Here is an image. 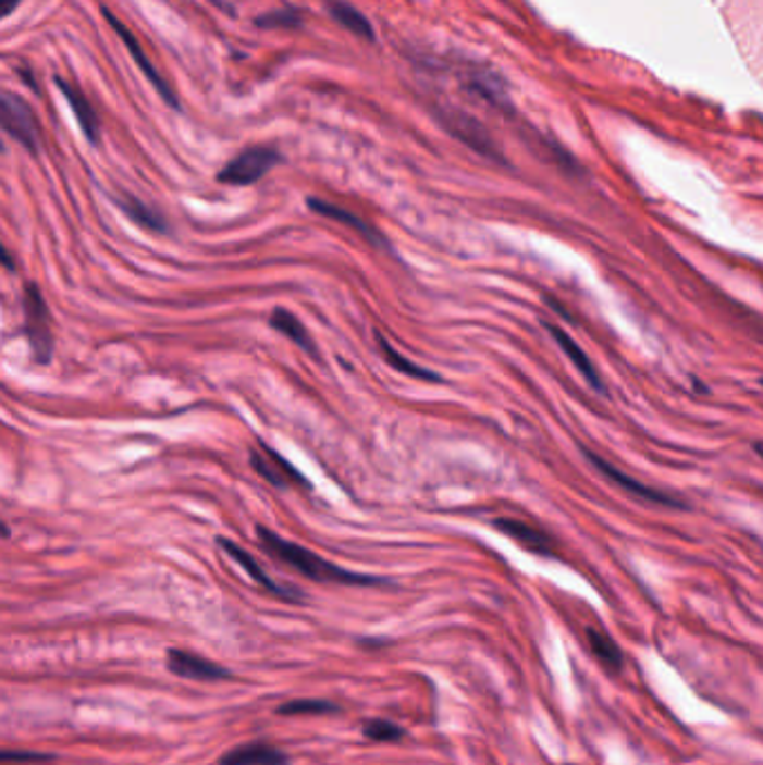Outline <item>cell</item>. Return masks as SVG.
Segmentation results:
<instances>
[{
  "label": "cell",
  "mask_w": 763,
  "mask_h": 765,
  "mask_svg": "<svg viewBox=\"0 0 763 765\" xmlns=\"http://www.w3.org/2000/svg\"><path fill=\"white\" fill-rule=\"evenodd\" d=\"M258 542L260 546L275 559H280L287 567H292L294 571H298L300 576L313 580V582H328V584H345V587H385L390 584V580L385 578H377V576H368V573H356L349 569L339 567V564L320 557L318 553L290 542L285 538H280L278 533L258 527Z\"/></svg>",
  "instance_id": "cell-1"
},
{
  "label": "cell",
  "mask_w": 763,
  "mask_h": 765,
  "mask_svg": "<svg viewBox=\"0 0 763 765\" xmlns=\"http://www.w3.org/2000/svg\"><path fill=\"white\" fill-rule=\"evenodd\" d=\"M23 309H25V336L29 341L32 354L36 358V362H41V366H48L54 356V334H52V318H50V309L48 303L36 285L25 287L23 294Z\"/></svg>",
  "instance_id": "cell-2"
},
{
  "label": "cell",
  "mask_w": 763,
  "mask_h": 765,
  "mask_svg": "<svg viewBox=\"0 0 763 765\" xmlns=\"http://www.w3.org/2000/svg\"><path fill=\"white\" fill-rule=\"evenodd\" d=\"M0 131L8 133L32 155H36L38 148H41V126H38V119L32 106L14 92H0Z\"/></svg>",
  "instance_id": "cell-3"
},
{
  "label": "cell",
  "mask_w": 763,
  "mask_h": 765,
  "mask_svg": "<svg viewBox=\"0 0 763 765\" xmlns=\"http://www.w3.org/2000/svg\"><path fill=\"white\" fill-rule=\"evenodd\" d=\"M283 157L275 148L251 146L235 155L229 164L218 173V182L229 186H251L260 182L271 169H275Z\"/></svg>",
  "instance_id": "cell-4"
},
{
  "label": "cell",
  "mask_w": 763,
  "mask_h": 765,
  "mask_svg": "<svg viewBox=\"0 0 763 765\" xmlns=\"http://www.w3.org/2000/svg\"><path fill=\"white\" fill-rule=\"evenodd\" d=\"M436 119H439V124L444 126L455 139H459L462 144H466L468 148H472L481 157L493 159V161H502V164H504V155L500 152L495 139L491 137V133L484 126L479 124L475 116H470L464 110L441 108V110H436Z\"/></svg>",
  "instance_id": "cell-5"
},
{
  "label": "cell",
  "mask_w": 763,
  "mask_h": 765,
  "mask_svg": "<svg viewBox=\"0 0 763 765\" xmlns=\"http://www.w3.org/2000/svg\"><path fill=\"white\" fill-rule=\"evenodd\" d=\"M582 455L589 459V464H591L600 474H605L612 483H616V486H620V491L633 495L636 499L648 502V504H656V506H667V508H688V504L682 502V499H678L676 495L663 493V491H659V489L648 486V483H642V481L629 477L627 472H623L620 468H616V466L610 464L607 459H602V455H595V453H591L589 448H582Z\"/></svg>",
  "instance_id": "cell-6"
},
{
  "label": "cell",
  "mask_w": 763,
  "mask_h": 765,
  "mask_svg": "<svg viewBox=\"0 0 763 765\" xmlns=\"http://www.w3.org/2000/svg\"><path fill=\"white\" fill-rule=\"evenodd\" d=\"M103 12V16H106V21H108V25L116 32V36L119 38H122V44L126 46V50L131 52V57H133V61L137 63V67L141 70V74L150 81V86L157 90V95L159 97H162L173 110H180V99H177V95H175V90L171 88V84H169V81L162 76V74H159V70L155 67V63L148 59V54L144 52V48H141V44H139V40H137V36L122 23V21H119L110 10H101Z\"/></svg>",
  "instance_id": "cell-7"
},
{
  "label": "cell",
  "mask_w": 763,
  "mask_h": 765,
  "mask_svg": "<svg viewBox=\"0 0 763 765\" xmlns=\"http://www.w3.org/2000/svg\"><path fill=\"white\" fill-rule=\"evenodd\" d=\"M249 461L251 468L275 489L309 486V481L283 455H278L273 448L264 446V443H258V448L251 451Z\"/></svg>",
  "instance_id": "cell-8"
},
{
  "label": "cell",
  "mask_w": 763,
  "mask_h": 765,
  "mask_svg": "<svg viewBox=\"0 0 763 765\" xmlns=\"http://www.w3.org/2000/svg\"><path fill=\"white\" fill-rule=\"evenodd\" d=\"M218 544H220L222 551H224L231 559H235V562L239 564V567H243V569L249 573V578H251L256 584H260L264 591H269V593L275 595L278 600H285V602H303V591H298V589H294V587L278 584L275 580H271V578L267 576V571L258 564V559H256L249 551H245L243 546L231 542V540H226V538H220Z\"/></svg>",
  "instance_id": "cell-9"
},
{
  "label": "cell",
  "mask_w": 763,
  "mask_h": 765,
  "mask_svg": "<svg viewBox=\"0 0 763 765\" xmlns=\"http://www.w3.org/2000/svg\"><path fill=\"white\" fill-rule=\"evenodd\" d=\"M307 207L309 211L318 213V215H323V218H330L334 222H341L349 229H354L360 237H364L366 242H370L372 247H379V249H387L390 247V242L383 237V233L379 229H374L370 222H366L364 218H358L356 213L339 207V205H332V201H325V199H320V197H309L307 199Z\"/></svg>",
  "instance_id": "cell-10"
},
{
  "label": "cell",
  "mask_w": 763,
  "mask_h": 765,
  "mask_svg": "<svg viewBox=\"0 0 763 765\" xmlns=\"http://www.w3.org/2000/svg\"><path fill=\"white\" fill-rule=\"evenodd\" d=\"M544 330L553 336V341L559 345V349L565 351L569 356V360L576 366V370L582 374V379L589 383V387L598 394H605V383H602V377L598 372V368L593 366V360L589 358V354L574 341V336L567 332V330H562L557 325H553V322H542Z\"/></svg>",
  "instance_id": "cell-11"
},
{
  "label": "cell",
  "mask_w": 763,
  "mask_h": 765,
  "mask_svg": "<svg viewBox=\"0 0 763 765\" xmlns=\"http://www.w3.org/2000/svg\"><path fill=\"white\" fill-rule=\"evenodd\" d=\"M493 527L536 555H553L551 535L544 533L542 529L533 527V523H527V521L515 519V517H497V519H493Z\"/></svg>",
  "instance_id": "cell-12"
},
{
  "label": "cell",
  "mask_w": 763,
  "mask_h": 765,
  "mask_svg": "<svg viewBox=\"0 0 763 765\" xmlns=\"http://www.w3.org/2000/svg\"><path fill=\"white\" fill-rule=\"evenodd\" d=\"M54 84L59 86L61 95L67 99V103H70V108H72V112H74V116H76V121H78V128H82V133L86 135V139H88L90 144H99V137H101V121H99V114H97V110L93 108L90 99H88L82 90H78L74 84H67V81L61 78V76L54 78Z\"/></svg>",
  "instance_id": "cell-13"
},
{
  "label": "cell",
  "mask_w": 763,
  "mask_h": 765,
  "mask_svg": "<svg viewBox=\"0 0 763 765\" xmlns=\"http://www.w3.org/2000/svg\"><path fill=\"white\" fill-rule=\"evenodd\" d=\"M169 669L188 680H229L231 671L211 663L205 656H197L184 650L169 652Z\"/></svg>",
  "instance_id": "cell-14"
},
{
  "label": "cell",
  "mask_w": 763,
  "mask_h": 765,
  "mask_svg": "<svg viewBox=\"0 0 763 765\" xmlns=\"http://www.w3.org/2000/svg\"><path fill=\"white\" fill-rule=\"evenodd\" d=\"M220 765H290V756L264 741H251L222 754Z\"/></svg>",
  "instance_id": "cell-15"
},
{
  "label": "cell",
  "mask_w": 763,
  "mask_h": 765,
  "mask_svg": "<svg viewBox=\"0 0 763 765\" xmlns=\"http://www.w3.org/2000/svg\"><path fill=\"white\" fill-rule=\"evenodd\" d=\"M374 341H377V347L381 351V356L385 358L387 366L401 374H406L410 379H419V381H430V383H441V377L436 372H430L421 366H417L415 360L406 358L404 354H401L381 332H374Z\"/></svg>",
  "instance_id": "cell-16"
},
{
  "label": "cell",
  "mask_w": 763,
  "mask_h": 765,
  "mask_svg": "<svg viewBox=\"0 0 763 765\" xmlns=\"http://www.w3.org/2000/svg\"><path fill=\"white\" fill-rule=\"evenodd\" d=\"M587 638H589V647H591L593 656L610 674L616 676L625 669V654L618 647V642L607 631L591 627V629H587Z\"/></svg>",
  "instance_id": "cell-17"
},
{
  "label": "cell",
  "mask_w": 763,
  "mask_h": 765,
  "mask_svg": "<svg viewBox=\"0 0 763 765\" xmlns=\"http://www.w3.org/2000/svg\"><path fill=\"white\" fill-rule=\"evenodd\" d=\"M116 205L139 226H144L148 231H155V233H167L169 231L167 218L159 213L157 209H152L150 205H146V201H141V199H137L133 195H122V197L116 199Z\"/></svg>",
  "instance_id": "cell-18"
},
{
  "label": "cell",
  "mask_w": 763,
  "mask_h": 765,
  "mask_svg": "<svg viewBox=\"0 0 763 765\" xmlns=\"http://www.w3.org/2000/svg\"><path fill=\"white\" fill-rule=\"evenodd\" d=\"M269 325H271L275 332L287 336L292 343H296V345H298L300 349H305L307 354L316 356V345H313V341H311L307 328L303 325V322H300L292 311H287V309H283V307L273 309V313H271V318H269Z\"/></svg>",
  "instance_id": "cell-19"
},
{
  "label": "cell",
  "mask_w": 763,
  "mask_h": 765,
  "mask_svg": "<svg viewBox=\"0 0 763 765\" xmlns=\"http://www.w3.org/2000/svg\"><path fill=\"white\" fill-rule=\"evenodd\" d=\"M328 10L332 14V18L343 25L345 29H349L352 34L360 36V38H366V40H372L374 38V27L372 23L360 14L356 8L343 3V0H330L328 3Z\"/></svg>",
  "instance_id": "cell-20"
},
{
  "label": "cell",
  "mask_w": 763,
  "mask_h": 765,
  "mask_svg": "<svg viewBox=\"0 0 763 765\" xmlns=\"http://www.w3.org/2000/svg\"><path fill=\"white\" fill-rule=\"evenodd\" d=\"M280 716H305V714H336L341 712V707L332 701L325 699H296V701H287L275 710Z\"/></svg>",
  "instance_id": "cell-21"
},
{
  "label": "cell",
  "mask_w": 763,
  "mask_h": 765,
  "mask_svg": "<svg viewBox=\"0 0 763 765\" xmlns=\"http://www.w3.org/2000/svg\"><path fill=\"white\" fill-rule=\"evenodd\" d=\"M364 737L377 743H396L406 737V730L387 718H370L364 723Z\"/></svg>",
  "instance_id": "cell-22"
},
{
  "label": "cell",
  "mask_w": 763,
  "mask_h": 765,
  "mask_svg": "<svg viewBox=\"0 0 763 765\" xmlns=\"http://www.w3.org/2000/svg\"><path fill=\"white\" fill-rule=\"evenodd\" d=\"M256 25L264 27V29H292V27L303 25V16L294 8H283V10H273V12L258 16Z\"/></svg>",
  "instance_id": "cell-23"
},
{
  "label": "cell",
  "mask_w": 763,
  "mask_h": 765,
  "mask_svg": "<svg viewBox=\"0 0 763 765\" xmlns=\"http://www.w3.org/2000/svg\"><path fill=\"white\" fill-rule=\"evenodd\" d=\"M50 754L41 752H27V750H0V763H36V761H50Z\"/></svg>",
  "instance_id": "cell-24"
},
{
  "label": "cell",
  "mask_w": 763,
  "mask_h": 765,
  "mask_svg": "<svg viewBox=\"0 0 763 765\" xmlns=\"http://www.w3.org/2000/svg\"><path fill=\"white\" fill-rule=\"evenodd\" d=\"M0 264H3L8 271H16V260L10 254V249L3 245V239H0Z\"/></svg>",
  "instance_id": "cell-25"
},
{
  "label": "cell",
  "mask_w": 763,
  "mask_h": 765,
  "mask_svg": "<svg viewBox=\"0 0 763 765\" xmlns=\"http://www.w3.org/2000/svg\"><path fill=\"white\" fill-rule=\"evenodd\" d=\"M19 5H21V0H0V18L10 16Z\"/></svg>",
  "instance_id": "cell-26"
},
{
  "label": "cell",
  "mask_w": 763,
  "mask_h": 765,
  "mask_svg": "<svg viewBox=\"0 0 763 765\" xmlns=\"http://www.w3.org/2000/svg\"><path fill=\"white\" fill-rule=\"evenodd\" d=\"M209 3H211V5H216V8H220V10H222V12H226V14L235 16V10L226 3V0H209Z\"/></svg>",
  "instance_id": "cell-27"
},
{
  "label": "cell",
  "mask_w": 763,
  "mask_h": 765,
  "mask_svg": "<svg viewBox=\"0 0 763 765\" xmlns=\"http://www.w3.org/2000/svg\"><path fill=\"white\" fill-rule=\"evenodd\" d=\"M10 535V529H8V523L3 521V519H0V540H3V538H8Z\"/></svg>",
  "instance_id": "cell-28"
},
{
  "label": "cell",
  "mask_w": 763,
  "mask_h": 765,
  "mask_svg": "<svg viewBox=\"0 0 763 765\" xmlns=\"http://www.w3.org/2000/svg\"><path fill=\"white\" fill-rule=\"evenodd\" d=\"M0 150H3V141H0Z\"/></svg>",
  "instance_id": "cell-29"
}]
</instances>
